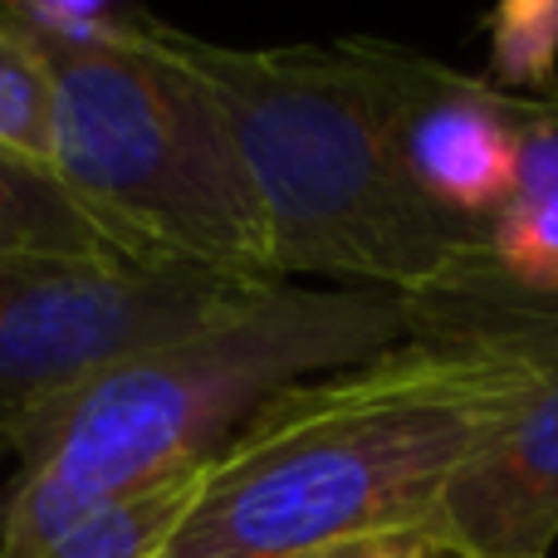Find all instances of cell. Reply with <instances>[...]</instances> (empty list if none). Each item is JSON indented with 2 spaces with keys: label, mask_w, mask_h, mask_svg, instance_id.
<instances>
[{
  "label": "cell",
  "mask_w": 558,
  "mask_h": 558,
  "mask_svg": "<svg viewBox=\"0 0 558 558\" xmlns=\"http://www.w3.org/2000/svg\"><path fill=\"white\" fill-rule=\"evenodd\" d=\"M539 363L407 343L275 392L196 475L157 558H299L432 524L446 481L520 412Z\"/></svg>",
  "instance_id": "1"
},
{
  "label": "cell",
  "mask_w": 558,
  "mask_h": 558,
  "mask_svg": "<svg viewBox=\"0 0 558 558\" xmlns=\"http://www.w3.org/2000/svg\"><path fill=\"white\" fill-rule=\"evenodd\" d=\"M407 338L402 294L265 284L192 333L118 357L20 432L0 558H39L104 505L202 471L275 392Z\"/></svg>",
  "instance_id": "2"
},
{
  "label": "cell",
  "mask_w": 558,
  "mask_h": 558,
  "mask_svg": "<svg viewBox=\"0 0 558 558\" xmlns=\"http://www.w3.org/2000/svg\"><path fill=\"white\" fill-rule=\"evenodd\" d=\"M216 94L265 216L279 284H328L422 299L485 260V226L426 202L397 147L373 39L231 49L182 35Z\"/></svg>",
  "instance_id": "3"
},
{
  "label": "cell",
  "mask_w": 558,
  "mask_h": 558,
  "mask_svg": "<svg viewBox=\"0 0 558 558\" xmlns=\"http://www.w3.org/2000/svg\"><path fill=\"white\" fill-rule=\"evenodd\" d=\"M39 59L49 69V172L128 265L279 284L241 147L186 59L182 29L133 54Z\"/></svg>",
  "instance_id": "4"
},
{
  "label": "cell",
  "mask_w": 558,
  "mask_h": 558,
  "mask_svg": "<svg viewBox=\"0 0 558 558\" xmlns=\"http://www.w3.org/2000/svg\"><path fill=\"white\" fill-rule=\"evenodd\" d=\"M265 284L133 265L0 270V461L78 383L147 343L192 333Z\"/></svg>",
  "instance_id": "5"
},
{
  "label": "cell",
  "mask_w": 558,
  "mask_h": 558,
  "mask_svg": "<svg viewBox=\"0 0 558 558\" xmlns=\"http://www.w3.org/2000/svg\"><path fill=\"white\" fill-rule=\"evenodd\" d=\"M392 104L397 147L426 202L471 226H490L520 196V133L510 94L441 59L373 39Z\"/></svg>",
  "instance_id": "6"
},
{
  "label": "cell",
  "mask_w": 558,
  "mask_h": 558,
  "mask_svg": "<svg viewBox=\"0 0 558 558\" xmlns=\"http://www.w3.org/2000/svg\"><path fill=\"white\" fill-rule=\"evenodd\" d=\"M539 383L446 481L432 530L461 558H549L558 539V353H524Z\"/></svg>",
  "instance_id": "7"
},
{
  "label": "cell",
  "mask_w": 558,
  "mask_h": 558,
  "mask_svg": "<svg viewBox=\"0 0 558 558\" xmlns=\"http://www.w3.org/2000/svg\"><path fill=\"white\" fill-rule=\"evenodd\" d=\"M10 265H128L113 235L49 167L0 143V270ZM137 270V265H133Z\"/></svg>",
  "instance_id": "8"
},
{
  "label": "cell",
  "mask_w": 558,
  "mask_h": 558,
  "mask_svg": "<svg viewBox=\"0 0 558 558\" xmlns=\"http://www.w3.org/2000/svg\"><path fill=\"white\" fill-rule=\"evenodd\" d=\"M490 255V251H485ZM412 338L426 343H485L505 353H558V289L520 294L485 275V260L446 279L422 299H407Z\"/></svg>",
  "instance_id": "9"
},
{
  "label": "cell",
  "mask_w": 558,
  "mask_h": 558,
  "mask_svg": "<svg viewBox=\"0 0 558 558\" xmlns=\"http://www.w3.org/2000/svg\"><path fill=\"white\" fill-rule=\"evenodd\" d=\"M0 25L39 54H133L167 35V20L118 0H0Z\"/></svg>",
  "instance_id": "10"
},
{
  "label": "cell",
  "mask_w": 558,
  "mask_h": 558,
  "mask_svg": "<svg viewBox=\"0 0 558 558\" xmlns=\"http://www.w3.org/2000/svg\"><path fill=\"white\" fill-rule=\"evenodd\" d=\"M196 475L202 471L104 505L88 520H78L59 544H49L39 558H157L162 544L172 539V530L182 524L186 505H192Z\"/></svg>",
  "instance_id": "11"
},
{
  "label": "cell",
  "mask_w": 558,
  "mask_h": 558,
  "mask_svg": "<svg viewBox=\"0 0 558 558\" xmlns=\"http://www.w3.org/2000/svg\"><path fill=\"white\" fill-rule=\"evenodd\" d=\"M485 275L520 294L558 289V192H520L485 226Z\"/></svg>",
  "instance_id": "12"
},
{
  "label": "cell",
  "mask_w": 558,
  "mask_h": 558,
  "mask_svg": "<svg viewBox=\"0 0 558 558\" xmlns=\"http://www.w3.org/2000/svg\"><path fill=\"white\" fill-rule=\"evenodd\" d=\"M485 84L514 98H539L558 84V0H505L495 10Z\"/></svg>",
  "instance_id": "13"
},
{
  "label": "cell",
  "mask_w": 558,
  "mask_h": 558,
  "mask_svg": "<svg viewBox=\"0 0 558 558\" xmlns=\"http://www.w3.org/2000/svg\"><path fill=\"white\" fill-rule=\"evenodd\" d=\"M0 143L49 167V69L5 25H0Z\"/></svg>",
  "instance_id": "14"
},
{
  "label": "cell",
  "mask_w": 558,
  "mask_h": 558,
  "mask_svg": "<svg viewBox=\"0 0 558 558\" xmlns=\"http://www.w3.org/2000/svg\"><path fill=\"white\" fill-rule=\"evenodd\" d=\"M510 118L520 133V192H558V84L539 98H514Z\"/></svg>",
  "instance_id": "15"
},
{
  "label": "cell",
  "mask_w": 558,
  "mask_h": 558,
  "mask_svg": "<svg viewBox=\"0 0 558 558\" xmlns=\"http://www.w3.org/2000/svg\"><path fill=\"white\" fill-rule=\"evenodd\" d=\"M299 558H461L432 524H412V530H387V534H367V539H348V544H328V549L299 554Z\"/></svg>",
  "instance_id": "16"
}]
</instances>
